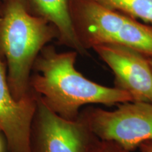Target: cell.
Listing matches in <instances>:
<instances>
[{
  "label": "cell",
  "instance_id": "cell-1",
  "mask_svg": "<svg viewBox=\"0 0 152 152\" xmlns=\"http://www.w3.org/2000/svg\"><path fill=\"white\" fill-rule=\"evenodd\" d=\"M77 53L58 52L47 45L39 52L30 80V87L51 111L63 118L75 120L88 104L111 106L134 101L116 87H106L85 77L75 68Z\"/></svg>",
  "mask_w": 152,
  "mask_h": 152
},
{
  "label": "cell",
  "instance_id": "cell-2",
  "mask_svg": "<svg viewBox=\"0 0 152 152\" xmlns=\"http://www.w3.org/2000/svg\"><path fill=\"white\" fill-rule=\"evenodd\" d=\"M0 56L5 59L11 94L21 99L30 91V80L39 52L58 38L56 28L30 11L26 0H1Z\"/></svg>",
  "mask_w": 152,
  "mask_h": 152
},
{
  "label": "cell",
  "instance_id": "cell-3",
  "mask_svg": "<svg viewBox=\"0 0 152 152\" xmlns=\"http://www.w3.org/2000/svg\"><path fill=\"white\" fill-rule=\"evenodd\" d=\"M74 32L85 51L114 44L152 56V26L109 9L92 0H71Z\"/></svg>",
  "mask_w": 152,
  "mask_h": 152
},
{
  "label": "cell",
  "instance_id": "cell-4",
  "mask_svg": "<svg viewBox=\"0 0 152 152\" xmlns=\"http://www.w3.org/2000/svg\"><path fill=\"white\" fill-rule=\"evenodd\" d=\"M117 106L113 111L89 107L80 114L99 139L116 142L130 151L152 141V103L132 101Z\"/></svg>",
  "mask_w": 152,
  "mask_h": 152
},
{
  "label": "cell",
  "instance_id": "cell-5",
  "mask_svg": "<svg viewBox=\"0 0 152 152\" xmlns=\"http://www.w3.org/2000/svg\"><path fill=\"white\" fill-rule=\"evenodd\" d=\"M97 138L80 113L73 121L63 118L38 95L30 129V152H90Z\"/></svg>",
  "mask_w": 152,
  "mask_h": 152
},
{
  "label": "cell",
  "instance_id": "cell-6",
  "mask_svg": "<svg viewBox=\"0 0 152 152\" xmlns=\"http://www.w3.org/2000/svg\"><path fill=\"white\" fill-rule=\"evenodd\" d=\"M115 76V87L134 101L152 103V68L149 57L123 45L104 44L92 49Z\"/></svg>",
  "mask_w": 152,
  "mask_h": 152
},
{
  "label": "cell",
  "instance_id": "cell-7",
  "mask_svg": "<svg viewBox=\"0 0 152 152\" xmlns=\"http://www.w3.org/2000/svg\"><path fill=\"white\" fill-rule=\"evenodd\" d=\"M37 98L31 89L21 99L14 97L7 81V66L0 56V132L5 136L9 152H30V129Z\"/></svg>",
  "mask_w": 152,
  "mask_h": 152
},
{
  "label": "cell",
  "instance_id": "cell-8",
  "mask_svg": "<svg viewBox=\"0 0 152 152\" xmlns=\"http://www.w3.org/2000/svg\"><path fill=\"white\" fill-rule=\"evenodd\" d=\"M30 11L36 16L47 19L58 32L59 45L85 55L87 51L82 47L74 32L71 18V0H26Z\"/></svg>",
  "mask_w": 152,
  "mask_h": 152
},
{
  "label": "cell",
  "instance_id": "cell-9",
  "mask_svg": "<svg viewBox=\"0 0 152 152\" xmlns=\"http://www.w3.org/2000/svg\"><path fill=\"white\" fill-rule=\"evenodd\" d=\"M152 26V0H92Z\"/></svg>",
  "mask_w": 152,
  "mask_h": 152
},
{
  "label": "cell",
  "instance_id": "cell-10",
  "mask_svg": "<svg viewBox=\"0 0 152 152\" xmlns=\"http://www.w3.org/2000/svg\"><path fill=\"white\" fill-rule=\"evenodd\" d=\"M90 152H132L120 145L119 144L110 140H100L97 138Z\"/></svg>",
  "mask_w": 152,
  "mask_h": 152
},
{
  "label": "cell",
  "instance_id": "cell-11",
  "mask_svg": "<svg viewBox=\"0 0 152 152\" xmlns=\"http://www.w3.org/2000/svg\"><path fill=\"white\" fill-rule=\"evenodd\" d=\"M139 149L141 152H152V141H147L141 144Z\"/></svg>",
  "mask_w": 152,
  "mask_h": 152
},
{
  "label": "cell",
  "instance_id": "cell-12",
  "mask_svg": "<svg viewBox=\"0 0 152 152\" xmlns=\"http://www.w3.org/2000/svg\"><path fill=\"white\" fill-rule=\"evenodd\" d=\"M0 152H3V144L1 139H0Z\"/></svg>",
  "mask_w": 152,
  "mask_h": 152
},
{
  "label": "cell",
  "instance_id": "cell-13",
  "mask_svg": "<svg viewBox=\"0 0 152 152\" xmlns=\"http://www.w3.org/2000/svg\"><path fill=\"white\" fill-rule=\"evenodd\" d=\"M148 57H149V63H150V64H151V68H152V56H148Z\"/></svg>",
  "mask_w": 152,
  "mask_h": 152
},
{
  "label": "cell",
  "instance_id": "cell-14",
  "mask_svg": "<svg viewBox=\"0 0 152 152\" xmlns=\"http://www.w3.org/2000/svg\"><path fill=\"white\" fill-rule=\"evenodd\" d=\"M1 8H2V4H1V1L0 0V15L1 14Z\"/></svg>",
  "mask_w": 152,
  "mask_h": 152
}]
</instances>
